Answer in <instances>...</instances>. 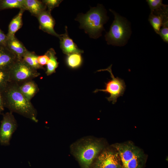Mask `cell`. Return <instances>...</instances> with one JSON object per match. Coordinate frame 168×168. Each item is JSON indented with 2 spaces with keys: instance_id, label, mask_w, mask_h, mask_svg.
<instances>
[{
  "instance_id": "cell-21",
  "label": "cell",
  "mask_w": 168,
  "mask_h": 168,
  "mask_svg": "<svg viewBox=\"0 0 168 168\" xmlns=\"http://www.w3.org/2000/svg\"><path fill=\"white\" fill-rule=\"evenodd\" d=\"M81 54L78 53H73L67 55L65 59L67 65L72 69L79 68L82 62Z\"/></svg>"
},
{
  "instance_id": "cell-24",
  "label": "cell",
  "mask_w": 168,
  "mask_h": 168,
  "mask_svg": "<svg viewBox=\"0 0 168 168\" xmlns=\"http://www.w3.org/2000/svg\"><path fill=\"white\" fill-rule=\"evenodd\" d=\"M168 16L164 17L162 28L159 30V35L165 42H168Z\"/></svg>"
},
{
  "instance_id": "cell-19",
  "label": "cell",
  "mask_w": 168,
  "mask_h": 168,
  "mask_svg": "<svg viewBox=\"0 0 168 168\" xmlns=\"http://www.w3.org/2000/svg\"><path fill=\"white\" fill-rule=\"evenodd\" d=\"M38 55L34 52L28 50L22 59L28 65L36 70L44 69V67L39 64L38 60Z\"/></svg>"
},
{
  "instance_id": "cell-8",
  "label": "cell",
  "mask_w": 168,
  "mask_h": 168,
  "mask_svg": "<svg viewBox=\"0 0 168 168\" xmlns=\"http://www.w3.org/2000/svg\"><path fill=\"white\" fill-rule=\"evenodd\" d=\"M2 115L0 126V144L8 146L10 145L13 134L18 128V124L12 113L7 112Z\"/></svg>"
},
{
  "instance_id": "cell-3",
  "label": "cell",
  "mask_w": 168,
  "mask_h": 168,
  "mask_svg": "<svg viewBox=\"0 0 168 168\" xmlns=\"http://www.w3.org/2000/svg\"><path fill=\"white\" fill-rule=\"evenodd\" d=\"M114 147L119 154L122 168H143L145 157L139 148L130 143H117Z\"/></svg>"
},
{
  "instance_id": "cell-20",
  "label": "cell",
  "mask_w": 168,
  "mask_h": 168,
  "mask_svg": "<svg viewBox=\"0 0 168 168\" xmlns=\"http://www.w3.org/2000/svg\"><path fill=\"white\" fill-rule=\"evenodd\" d=\"M24 0H0V11L16 8L25 10Z\"/></svg>"
},
{
  "instance_id": "cell-28",
  "label": "cell",
  "mask_w": 168,
  "mask_h": 168,
  "mask_svg": "<svg viewBox=\"0 0 168 168\" xmlns=\"http://www.w3.org/2000/svg\"><path fill=\"white\" fill-rule=\"evenodd\" d=\"M0 108L3 111L4 109V107L3 101L1 93L0 91Z\"/></svg>"
},
{
  "instance_id": "cell-1",
  "label": "cell",
  "mask_w": 168,
  "mask_h": 168,
  "mask_svg": "<svg viewBox=\"0 0 168 168\" xmlns=\"http://www.w3.org/2000/svg\"><path fill=\"white\" fill-rule=\"evenodd\" d=\"M4 108L37 123V112L31 101L21 92L16 84L9 82L1 93Z\"/></svg>"
},
{
  "instance_id": "cell-26",
  "label": "cell",
  "mask_w": 168,
  "mask_h": 168,
  "mask_svg": "<svg viewBox=\"0 0 168 168\" xmlns=\"http://www.w3.org/2000/svg\"><path fill=\"white\" fill-rule=\"evenodd\" d=\"M49 56L46 52L43 55L38 56V60L39 64L43 67L46 65L49 60Z\"/></svg>"
},
{
  "instance_id": "cell-17",
  "label": "cell",
  "mask_w": 168,
  "mask_h": 168,
  "mask_svg": "<svg viewBox=\"0 0 168 168\" xmlns=\"http://www.w3.org/2000/svg\"><path fill=\"white\" fill-rule=\"evenodd\" d=\"M49 59L46 65V70L45 72L47 76H49L56 72L59 63L58 62L56 53L53 48H50L46 52Z\"/></svg>"
},
{
  "instance_id": "cell-14",
  "label": "cell",
  "mask_w": 168,
  "mask_h": 168,
  "mask_svg": "<svg viewBox=\"0 0 168 168\" xmlns=\"http://www.w3.org/2000/svg\"><path fill=\"white\" fill-rule=\"evenodd\" d=\"M18 86L21 93L30 101L39 91L37 84L33 80L25 82Z\"/></svg>"
},
{
  "instance_id": "cell-23",
  "label": "cell",
  "mask_w": 168,
  "mask_h": 168,
  "mask_svg": "<svg viewBox=\"0 0 168 168\" xmlns=\"http://www.w3.org/2000/svg\"><path fill=\"white\" fill-rule=\"evenodd\" d=\"M10 82L9 70L0 69V91L2 93Z\"/></svg>"
},
{
  "instance_id": "cell-18",
  "label": "cell",
  "mask_w": 168,
  "mask_h": 168,
  "mask_svg": "<svg viewBox=\"0 0 168 168\" xmlns=\"http://www.w3.org/2000/svg\"><path fill=\"white\" fill-rule=\"evenodd\" d=\"M166 16H168V12L157 14H155L152 12L150 13L148 21L157 34H159L160 30L162 26L164 17Z\"/></svg>"
},
{
  "instance_id": "cell-15",
  "label": "cell",
  "mask_w": 168,
  "mask_h": 168,
  "mask_svg": "<svg viewBox=\"0 0 168 168\" xmlns=\"http://www.w3.org/2000/svg\"><path fill=\"white\" fill-rule=\"evenodd\" d=\"M24 4L25 10L28 11L32 15L36 17L47 9L42 1L24 0Z\"/></svg>"
},
{
  "instance_id": "cell-27",
  "label": "cell",
  "mask_w": 168,
  "mask_h": 168,
  "mask_svg": "<svg viewBox=\"0 0 168 168\" xmlns=\"http://www.w3.org/2000/svg\"><path fill=\"white\" fill-rule=\"evenodd\" d=\"M7 34L0 28V46L7 47Z\"/></svg>"
},
{
  "instance_id": "cell-10",
  "label": "cell",
  "mask_w": 168,
  "mask_h": 168,
  "mask_svg": "<svg viewBox=\"0 0 168 168\" xmlns=\"http://www.w3.org/2000/svg\"><path fill=\"white\" fill-rule=\"evenodd\" d=\"M39 23V28L43 31L59 38L60 35L54 30L55 21L51 12L47 10L41 13L37 17Z\"/></svg>"
},
{
  "instance_id": "cell-25",
  "label": "cell",
  "mask_w": 168,
  "mask_h": 168,
  "mask_svg": "<svg viewBox=\"0 0 168 168\" xmlns=\"http://www.w3.org/2000/svg\"><path fill=\"white\" fill-rule=\"evenodd\" d=\"M62 1L60 0H42L47 8V11L50 12L54 8L58 7Z\"/></svg>"
},
{
  "instance_id": "cell-12",
  "label": "cell",
  "mask_w": 168,
  "mask_h": 168,
  "mask_svg": "<svg viewBox=\"0 0 168 168\" xmlns=\"http://www.w3.org/2000/svg\"><path fill=\"white\" fill-rule=\"evenodd\" d=\"M18 59L7 48L0 46V69L9 70Z\"/></svg>"
},
{
  "instance_id": "cell-13",
  "label": "cell",
  "mask_w": 168,
  "mask_h": 168,
  "mask_svg": "<svg viewBox=\"0 0 168 168\" xmlns=\"http://www.w3.org/2000/svg\"><path fill=\"white\" fill-rule=\"evenodd\" d=\"M7 48L15 54L18 59L22 58L28 51L23 43L15 36L7 38Z\"/></svg>"
},
{
  "instance_id": "cell-22",
  "label": "cell",
  "mask_w": 168,
  "mask_h": 168,
  "mask_svg": "<svg viewBox=\"0 0 168 168\" xmlns=\"http://www.w3.org/2000/svg\"><path fill=\"white\" fill-rule=\"evenodd\" d=\"M151 12L156 14L168 10V5L164 4L161 0H147Z\"/></svg>"
},
{
  "instance_id": "cell-2",
  "label": "cell",
  "mask_w": 168,
  "mask_h": 168,
  "mask_svg": "<svg viewBox=\"0 0 168 168\" xmlns=\"http://www.w3.org/2000/svg\"><path fill=\"white\" fill-rule=\"evenodd\" d=\"M108 19L106 12L101 5L91 8L86 14L79 15L76 19L80 23V27L93 38H97L101 35L104 30L103 25Z\"/></svg>"
},
{
  "instance_id": "cell-4",
  "label": "cell",
  "mask_w": 168,
  "mask_h": 168,
  "mask_svg": "<svg viewBox=\"0 0 168 168\" xmlns=\"http://www.w3.org/2000/svg\"><path fill=\"white\" fill-rule=\"evenodd\" d=\"M114 14V20L109 31L105 35L108 44L123 46L126 43L130 34V29L126 20L115 12L110 10Z\"/></svg>"
},
{
  "instance_id": "cell-6",
  "label": "cell",
  "mask_w": 168,
  "mask_h": 168,
  "mask_svg": "<svg viewBox=\"0 0 168 168\" xmlns=\"http://www.w3.org/2000/svg\"><path fill=\"white\" fill-rule=\"evenodd\" d=\"M112 65L105 69H100L97 72L107 71L110 74L111 78L107 83H105V89H96L94 92L102 91L110 95L109 97L106 98L109 101H112L113 104H115L118 97L123 96L126 89V86L124 80L118 77H115L111 69Z\"/></svg>"
},
{
  "instance_id": "cell-29",
  "label": "cell",
  "mask_w": 168,
  "mask_h": 168,
  "mask_svg": "<svg viewBox=\"0 0 168 168\" xmlns=\"http://www.w3.org/2000/svg\"><path fill=\"white\" fill-rule=\"evenodd\" d=\"M3 110L0 108V114Z\"/></svg>"
},
{
  "instance_id": "cell-11",
  "label": "cell",
  "mask_w": 168,
  "mask_h": 168,
  "mask_svg": "<svg viewBox=\"0 0 168 168\" xmlns=\"http://www.w3.org/2000/svg\"><path fill=\"white\" fill-rule=\"evenodd\" d=\"M65 32L60 35V47L63 53L68 55L73 53L82 54L83 51L78 48L77 45L68 36L67 26L65 27Z\"/></svg>"
},
{
  "instance_id": "cell-16",
  "label": "cell",
  "mask_w": 168,
  "mask_h": 168,
  "mask_svg": "<svg viewBox=\"0 0 168 168\" xmlns=\"http://www.w3.org/2000/svg\"><path fill=\"white\" fill-rule=\"evenodd\" d=\"M25 10L21 9L11 21L9 26L8 31L7 34V38L14 37L16 33L19 30L23 25L22 16Z\"/></svg>"
},
{
  "instance_id": "cell-9",
  "label": "cell",
  "mask_w": 168,
  "mask_h": 168,
  "mask_svg": "<svg viewBox=\"0 0 168 168\" xmlns=\"http://www.w3.org/2000/svg\"><path fill=\"white\" fill-rule=\"evenodd\" d=\"M96 166L97 168H122L118 152L110 151H104L98 157Z\"/></svg>"
},
{
  "instance_id": "cell-7",
  "label": "cell",
  "mask_w": 168,
  "mask_h": 168,
  "mask_svg": "<svg viewBox=\"0 0 168 168\" xmlns=\"http://www.w3.org/2000/svg\"><path fill=\"white\" fill-rule=\"evenodd\" d=\"M102 146L96 142H88L77 147L75 154L82 168H90Z\"/></svg>"
},
{
  "instance_id": "cell-5",
  "label": "cell",
  "mask_w": 168,
  "mask_h": 168,
  "mask_svg": "<svg viewBox=\"0 0 168 168\" xmlns=\"http://www.w3.org/2000/svg\"><path fill=\"white\" fill-rule=\"evenodd\" d=\"M10 82L19 85L39 77L40 73L28 65L22 58L18 59L9 70Z\"/></svg>"
}]
</instances>
